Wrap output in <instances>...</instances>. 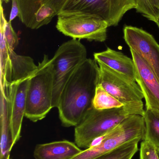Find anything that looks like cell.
<instances>
[{"label": "cell", "mask_w": 159, "mask_h": 159, "mask_svg": "<svg viewBox=\"0 0 159 159\" xmlns=\"http://www.w3.org/2000/svg\"><path fill=\"white\" fill-rule=\"evenodd\" d=\"M99 78L98 62L94 59L87 58L68 80L58 107L63 127H76L93 107Z\"/></svg>", "instance_id": "cell-1"}, {"label": "cell", "mask_w": 159, "mask_h": 159, "mask_svg": "<svg viewBox=\"0 0 159 159\" xmlns=\"http://www.w3.org/2000/svg\"><path fill=\"white\" fill-rule=\"evenodd\" d=\"M11 66L5 80L1 83V91L9 101L10 129L13 145L21 137L22 120L25 117L26 98L30 80L37 65L31 57L10 51Z\"/></svg>", "instance_id": "cell-2"}, {"label": "cell", "mask_w": 159, "mask_h": 159, "mask_svg": "<svg viewBox=\"0 0 159 159\" xmlns=\"http://www.w3.org/2000/svg\"><path fill=\"white\" fill-rule=\"evenodd\" d=\"M144 113V106H123L105 110L92 107L75 127V144L80 148H89L95 140L108 133L130 115L143 116Z\"/></svg>", "instance_id": "cell-3"}, {"label": "cell", "mask_w": 159, "mask_h": 159, "mask_svg": "<svg viewBox=\"0 0 159 159\" xmlns=\"http://www.w3.org/2000/svg\"><path fill=\"white\" fill-rule=\"evenodd\" d=\"M54 75L52 60L44 55L29 82L25 117L32 122L42 120L52 107Z\"/></svg>", "instance_id": "cell-4"}, {"label": "cell", "mask_w": 159, "mask_h": 159, "mask_svg": "<svg viewBox=\"0 0 159 159\" xmlns=\"http://www.w3.org/2000/svg\"><path fill=\"white\" fill-rule=\"evenodd\" d=\"M87 59V48L80 40L72 39L59 47L51 59L54 75L53 108H58L65 85Z\"/></svg>", "instance_id": "cell-5"}, {"label": "cell", "mask_w": 159, "mask_h": 159, "mask_svg": "<svg viewBox=\"0 0 159 159\" xmlns=\"http://www.w3.org/2000/svg\"><path fill=\"white\" fill-rule=\"evenodd\" d=\"M146 126L143 116L131 115L113 129L101 137V141L83 150L72 159H94L113 151L127 142L144 139Z\"/></svg>", "instance_id": "cell-6"}, {"label": "cell", "mask_w": 159, "mask_h": 159, "mask_svg": "<svg viewBox=\"0 0 159 159\" xmlns=\"http://www.w3.org/2000/svg\"><path fill=\"white\" fill-rule=\"evenodd\" d=\"M56 28L72 39L104 42L107 38L108 23L101 18L84 13H60Z\"/></svg>", "instance_id": "cell-7"}, {"label": "cell", "mask_w": 159, "mask_h": 159, "mask_svg": "<svg viewBox=\"0 0 159 159\" xmlns=\"http://www.w3.org/2000/svg\"><path fill=\"white\" fill-rule=\"evenodd\" d=\"M136 7L135 0H67L60 13L93 15L104 20L110 27L117 26L128 11Z\"/></svg>", "instance_id": "cell-8"}, {"label": "cell", "mask_w": 159, "mask_h": 159, "mask_svg": "<svg viewBox=\"0 0 159 159\" xmlns=\"http://www.w3.org/2000/svg\"><path fill=\"white\" fill-rule=\"evenodd\" d=\"M98 63V84L124 106H144L143 93L136 81L103 63Z\"/></svg>", "instance_id": "cell-9"}, {"label": "cell", "mask_w": 159, "mask_h": 159, "mask_svg": "<svg viewBox=\"0 0 159 159\" xmlns=\"http://www.w3.org/2000/svg\"><path fill=\"white\" fill-rule=\"evenodd\" d=\"M124 39L129 47L147 62L159 81V44L152 34L137 27L126 26Z\"/></svg>", "instance_id": "cell-10"}, {"label": "cell", "mask_w": 159, "mask_h": 159, "mask_svg": "<svg viewBox=\"0 0 159 159\" xmlns=\"http://www.w3.org/2000/svg\"><path fill=\"white\" fill-rule=\"evenodd\" d=\"M130 49L135 65L136 82L143 93L146 108L159 113V80L146 61L137 52Z\"/></svg>", "instance_id": "cell-11"}, {"label": "cell", "mask_w": 159, "mask_h": 159, "mask_svg": "<svg viewBox=\"0 0 159 159\" xmlns=\"http://www.w3.org/2000/svg\"><path fill=\"white\" fill-rule=\"evenodd\" d=\"M82 151L74 143L63 140L36 145L34 157L35 159H72Z\"/></svg>", "instance_id": "cell-12"}, {"label": "cell", "mask_w": 159, "mask_h": 159, "mask_svg": "<svg viewBox=\"0 0 159 159\" xmlns=\"http://www.w3.org/2000/svg\"><path fill=\"white\" fill-rule=\"evenodd\" d=\"M94 59L97 62L103 63L136 81L135 65L133 60L122 52L107 48L105 51L94 53Z\"/></svg>", "instance_id": "cell-13"}, {"label": "cell", "mask_w": 159, "mask_h": 159, "mask_svg": "<svg viewBox=\"0 0 159 159\" xmlns=\"http://www.w3.org/2000/svg\"><path fill=\"white\" fill-rule=\"evenodd\" d=\"M0 159H6L10 156L13 145L10 129L9 101L7 96L2 92H1L0 102Z\"/></svg>", "instance_id": "cell-14"}, {"label": "cell", "mask_w": 159, "mask_h": 159, "mask_svg": "<svg viewBox=\"0 0 159 159\" xmlns=\"http://www.w3.org/2000/svg\"><path fill=\"white\" fill-rule=\"evenodd\" d=\"M146 126L143 140L149 142L156 147H159V113L150 109L145 110L143 116Z\"/></svg>", "instance_id": "cell-15"}, {"label": "cell", "mask_w": 159, "mask_h": 159, "mask_svg": "<svg viewBox=\"0 0 159 159\" xmlns=\"http://www.w3.org/2000/svg\"><path fill=\"white\" fill-rule=\"evenodd\" d=\"M123 106L122 103L107 92L101 85L98 84L92 103L93 108L97 110H105Z\"/></svg>", "instance_id": "cell-16"}, {"label": "cell", "mask_w": 159, "mask_h": 159, "mask_svg": "<svg viewBox=\"0 0 159 159\" xmlns=\"http://www.w3.org/2000/svg\"><path fill=\"white\" fill-rule=\"evenodd\" d=\"M20 8V19L27 28L31 29L35 15L43 0H17Z\"/></svg>", "instance_id": "cell-17"}, {"label": "cell", "mask_w": 159, "mask_h": 159, "mask_svg": "<svg viewBox=\"0 0 159 159\" xmlns=\"http://www.w3.org/2000/svg\"><path fill=\"white\" fill-rule=\"evenodd\" d=\"M141 141L140 139L132 140L94 159H132L138 151V143Z\"/></svg>", "instance_id": "cell-18"}, {"label": "cell", "mask_w": 159, "mask_h": 159, "mask_svg": "<svg viewBox=\"0 0 159 159\" xmlns=\"http://www.w3.org/2000/svg\"><path fill=\"white\" fill-rule=\"evenodd\" d=\"M2 4V2H1L0 30L3 33L9 50H14L19 44L18 37L12 27L11 22L6 20Z\"/></svg>", "instance_id": "cell-19"}, {"label": "cell", "mask_w": 159, "mask_h": 159, "mask_svg": "<svg viewBox=\"0 0 159 159\" xmlns=\"http://www.w3.org/2000/svg\"><path fill=\"white\" fill-rule=\"evenodd\" d=\"M56 16H58V14L52 6L49 4H42L35 15L32 30H37L47 25Z\"/></svg>", "instance_id": "cell-20"}, {"label": "cell", "mask_w": 159, "mask_h": 159, "mask_svg": "<svg viewBox=\"0 0 159 159\" xmlns=\"http://www.w3.org/2000/svg\"><path fill=\"white\" fill-rule=\"evenodd\" d=\"M137 4L136 10L149 20L156 22L158 16L148 0H135Z\"/></svg>", "instance_id": "cell-21"}, {"label": "cell", "mask_w": 159, "mask_h": 159, "mask_svg": "<svg viewBox=\"0 0 159 159\" xmlns=\"http://www.w3.org/2000/svg\"><path fill=\"white\" fill-rule=\"evenodd\" d=\"M140 159H159L157 147L149 142L143 140L140 148Z\"/></svg>", "instance_id": "cell-22"}, {"label": "cell", "mask_w": 159, "mask_h": 159, "mask_svg": "<svg viewBox=\"0 0 159 159\" xmlns=\"http://www.w3.org/2000/svg\"><path fill=\"white\" fill-rule=\"evenodd\" d=\"M66 1L67 0H43L42 4H49L52 6L57 11L58 15L61 11Z\"/></svg>", "instance_id": "cell-23"}, {"label": "cell", "mask_w": 159, "mask_h": 159, "mask_svg": "<svg viewBox=\"0 0 159 159\" xmlns=\"http://www.w3.org/2000/svg\"><path fill=\"white\" fill-rule=\"evenodd\" d=\"M20 16V8L17 0H12V7L9 16V21L11 22L16 17Z\"/></svg>", "instance_id": "cell-24"}, {"label": "cell", "mask_w": 159, "mask_h": 159, "mask_svg": "<svg viewBox=\"0 0 159 159\" xmlns=\"http://www.w3.org/2000/svg\"><path fill=\"white\" fill-rule=\"evenodd\" d=\"M154 10L156 11L158 17L159 16V0H148Z\"/></svg>", "instance_id": "cell-25"}, {"label": "cell", "mask_w": 159, "mask_h": 159, "mask_svg": "<svg viewBox=\"0 0 159 159\" xmlns=\"http://www.w3.org/2000/svg\"><path fill=\"white\" fill-rule=\"evenodd\" d=\"M155 23L157 24L159 29V16L158 17L157 19V21L155 22Z\"/></svg>", "instance_id": "cell-26"}, {"label": "cell", "mask_w": 159, "mask_h": 159, "mask_svg": "<svg viewBox=\"0 0 159 159\" xmlns=\"http://www.w3.org/2000/svg\"><path fill=\"white\" fill-rule=\"evenodd\" d=\"M1 2H4L6 3H8L9 2V0H1Z\"/></svg>", "instance_id": "cell-27"}, {"label": "cell", "mask_w": 159, "mask_h": 159, "mask_svg": "<svg viewBox=\"0 0 159 159\" xmlns=\"http://www.w3.org/2000/svg\"><path fill=\"white\" fill-rule=\"evenodd\" d=\"M157 154L158 155V157L159 158V147L157 148Z\"/></svg>", "instance_id": "cell-28"}, {"label": "cell", "mask_w": 159, "mask_h": 159, "mask_svg": "<svg viewBox=\"0 0 159 159\" xmlns=\"http://www.w3.org/2000/svg\"><path fill=\"white\" fill-rule=\"evenodd\" d=\"M6 159H10V156H8V157H7V158Z\"/></svg>", "instance_id": "cell-29"}]
</instances>
